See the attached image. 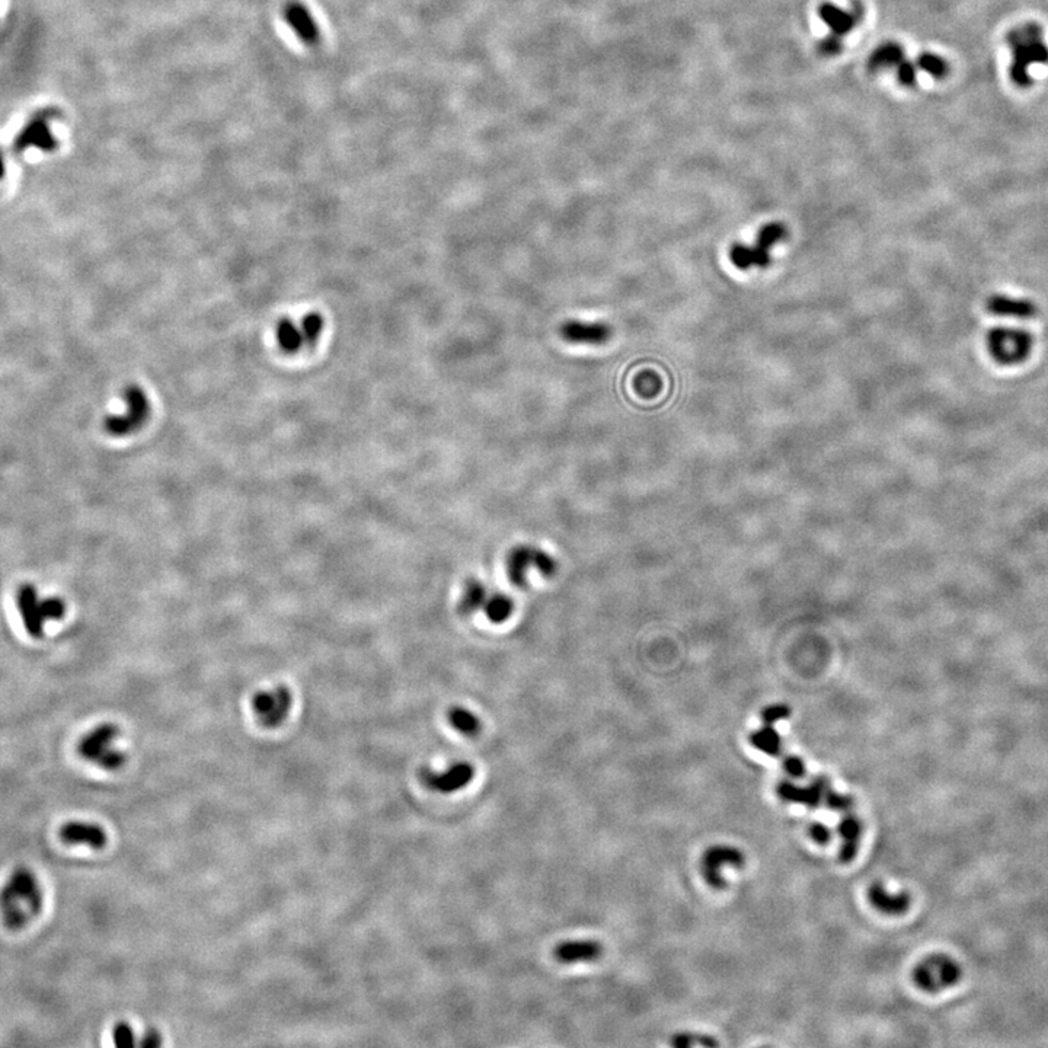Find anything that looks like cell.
Wrapping results in <instances>:
<instances>
[{
	"label": "cell",
	"mask_w": 1048,
	"mask_h": 1048,
	"mask_svg": "<svg viewBox=\"0 0 1048 1048\" xmlns=\"http://www.w3.org/2000/svg\"><path fill=\"white\" fill-rule=\"evenodd\" d=\"M293 707V693L287 686H276L258 691L252 698V710L259 724L266 728H277L289 717Z\"/></svg>",
	"instance_id": "8fae6325"
},
{
	"label": "cell",
	"mask_w": 1048,
	"mask_h": 1048,
	"mask_svg": "<svg viewBox=\"0 0 1048 1048\" xmlns=\"http://www.w3.org/2000/svg\"><path fill=\"white\" fill-rule=\"evenodd\" d=\"M783 769L792 779H801L806 776L807 769L804 760L798 756H786L783 759Z\"/></svg>",
	"instance_id": "e575fe53"
},
{
	"label": "cell",
	"mask_w": 1048,
	"mask_h": 1048,
	"mask_svg": "<svg viewBox=\"0 0 1048 1048\" xmlns=\"http://www.w3.org/2000/svg\"><path fill=\"white\" fill-rule=\"evenodd\" d=\"M986 309L990 315L1007 320H1033L1038 313L1037 304L1033 301L1007 294H993L989 297L986 301Z\"/></svg>",
	"instance_id": "2e32d148"
},
{
	"label": "cell",
	"mask_w": 1048,
	"mask_h": 1048,
	"mask_svg": "<svg viewBox=\"0 0 1048 1048\" xmlns=\"http://www.w3.org/2000/svg\"><path fill=\"white\" fill-rule=\"evenodd\" d=\"M16 604L23 618V627L32 638H41L44 627L50 620L63 619L66 603L59 597L41 599L35 585H21L16 592Z\"/></svg>",
	"instance_id": "3957f363"
},
{
	"label": "cell",
	"mask_w": 1048,
	"mask_h": 1048,
	"mask_svg": "<svg viewBox=\"0 0 1048 1048\" xmlns=\"http://www.w3.org/2000/svg\"><path fill=\"white\" fill-rule=\"evenodd\" d=\"M118 736L120 728L115 724H101L80 738L77 747V754L104 771H118L127 762L126 753L114 747Z\"/></svg>",
	"instance_id": "277c9868"
},
{
	"label": "cell",
	"mask_w": 1048,
	"mask_h": 1048,
	"mask_svg": "<svg viewBox=\"0 0 1048 1048\" xmlns=\"http://www.w3.org/2000/svg\"><path fill=\"white\" fill-rule=\"evenodd\" d=\"M488 590L479 580H469L465 584L464 594L460 597L459 608L465 615L481 610L488 601Z\"/></svg>",
	"instance_id": "cb8c5ba5"
},
{
	"label": "cell",
	"mask_w": 1048,
	"mask_h": 1048,
	"mask_svg": "<svg viewBox=\"0 0 1048 1048\" xmlns=\"http://www.w3.org/2000/svg\"><path fill=\"white\" fill-rule=\"evenodd\" d=\"M28 148L41 149L47 152L56 148V139L50 131L49 124L44 118L32 120L16 139L18 150H25Z\"/></svg>",
	"instance_id": "44dd1931"
},
{
	"label": "cell",
	"mask_w": 1048,
	"mask_h": 1048,
	"mask_svg": "<svg viewBox=\"0 0 1048 1048\" xmlns=\"http://www.w3.org/2000/svg\"><path fill=\"white\" fill-rule=\"evenodd\" d=\"M603 946L597 941H566L554 950L555 960L561 964L590 962L601 957Z\"/></svg>",
	"instance_id": "d6986e66"
},
{
	"label": "cell",
	"mask_w": 1048,
	"mask_h": 1048,
	"mask_svg": "<svg viewBox=\"0 0 1048 1048\" xmlns=\"http://www.w3.org/2000/svg\"><path fill=\"white\" fill-rule=\"evenodd\" d=\"M904 51L900 46L897 44H887V46L880 47V49L872 54L871 58V68H891V66H899L904 60Z\"/></svg>",
	"instance_id": "83f0119b"
},
{
	"label": "cell",
	"mask_w": 1048,
	"mask_h": 1048,
	"mask_svg": "<svg viewBox=\"0 0 1048 1048\" xmlns=\"http://www.w3.org/2000/svg\"><path fill=\"white\" fill-rule=\"evenodd\" d=\"M124 414L110 415L104 421V429L110 436L126 437L145 426L150 417V401L145 389L130 384L124 391Z\"/></svg>",
	"instance_id": "ba28073f"
},
{
	"label": "cell",
	"mask_w": 1048,
	"mask_h": 1048,
	"mask_svg": "<svg viewBox=\"0 0 1048 1048\" xmlns=\"http://www.w3.org/2000/svg\"><path fill=\"white\" fill-rule=\"evenodd\" d=\"M1033 346V335L1019 328H993L986 335L990 357L1002 366L1021 365L1029 357Z\"/></svg>",
	"instance_id": "5b68a950"
},
{
	"label": "cell",
	"mask_w": 1048,
	"mask_h": 1048,
	"mask_svg": "<svg viewBox=\"0 0 1048 1048\" xmlns=\"http://www.w3.org/2000/svg\"><path fill=\"white\" fill-rule=\"evenodd\" d=\"M283 18L293 34L306 46H316L321 41V28L312 15L311 9L299 0H292L283 9Z\"/></svg>",
	"instance_id": "5bb4252c"
},
{
	"label": "cell",
	"mask_w": 1048,
	"mask_h": 1048,
	"mask_svg": "<svg viewBox=\"0 0 1048 1048\" xmlns=\"http://www.w3.org/2000/svg\"><path fill=\"white\" fill-rule=\"evenodd\" d=\"M863 823L858 817L854 814L846 816L842 818L840 825L837 826V833L842 837V846H840L839 858L844 863H851L852 859L858 854L859 844H861V837H863Z\"/></svg>",
	"instance_id": "7402d4cb"
},
{
	"label": "cell",
	"mask_w": 1048,
	"mask_h": 1048,
	"mask_svg": "<svg viewBox=\"0 0 1048 1048\" xmlns=\"http://www.w3.org/2000/svg\"><path fill=\"white\" fill-rule=\"evenodd\" d=\"M868 899L878 912L884 915H903L910 908V896L908 893L891 894L881 882H873L868 891Z\"/></svg>",
	"instance_id": "ffe728a7"
},
{
	"label": "cell",
	"mask_w": 1048,
	"mask_h": 1048,
	"mask_svg": "<svg viewBox=\"0 0 1048 1048\" xmlns=\"http://www.w3.org/2000/svg\"><path fill=\"white\" fill-rule=\"evenodd\" d=\"M483 610L485 611L486 618L490 622L504 623L505 620L510 619V616L513 615L514 601L502 592H494L488 597Z\"/></svg>",
	"instance_id": "4316f807"
},
{
	"label": "cell",
	"mask_w": 1048,
	"mask_h": 1048,
	"mask_svg": "<svg viewBox=\"0 0 1048 1048\" xmlns=\"http://www.w3.org/2000/svg\"><path fill=\"white\" fill-rule=\"evenodd\" d=\"M325 328V320L318 312H311L299 322L283 318L276 325V339L285 353L296 354L303 348H312L320 341Z\"/></svg>",
	"instance_id": "8992f818"
},
{
	"label": "cell",
	"mask_w": 1048,
	"mask_h": 1048,
	"mask_svg": "<svg viewBox=\"0 0 1048 1048\" xmlns=\"http://www.w3.org/2000/svg\"><path fill=\"white\" fill-rule=\"evenodd\" d=\"M44 908L41 882L28 866H18L0 889V917L9 931H23Z\"/></svg>",
	"instance_id": "6da1fadb"
},
{
	"label": "cell",
	"mask_w": 1048,
	"mask_h": 1048,
	"mask_svg": "<svg viewBox=\"0 0 1048 1048\" xmlns=\"http://www.w3.org/2000/svg\"><path fill=\"white\" fill-rule=\"evenodd\" d=\"M113 1041L117 1047H133L136 1045L133 1028L127 1022H117L113 1028Z\"/></svg>",
	"instance_id": "f546056e"
},
{
	"label": "cell",
	"mask_w": 1048,
	"mask_h": 1048,
	"mask_svg": "<svg viewBox=\"0 0 1048 1048\" xmlns=\"http://www.w3.org/2000/svg\"><path fill=\"white\" fill-rule=\"evenodd\" d=\"M916 65H917L920 72L927 73V75H931L935 79H942V77H945L948 72H950V66L938 54H922V56L917 58Z\"/></svg>",
	"instance_id": "f1b7e54d"
},
{
	"label": "cell",
	"mask_w": 1048,
	"mask_h": 1048,
	"mask_svg": "<svg viewBox=\"0 0 1048 1048\" xmlns=\"http://www.w3.org/2000/svg\"><path fill=\"white\" fill-rule=\"evenodd\" d=\"M790 714V708L785 707V705H772V707L764 708L763 712H762V718L769 726H773L776 722L788 718Z\"/></svg>",
	"instance_id": "836d02e7"
},
{
	"label": "cell",
	"mask_w": 1048,
	"mask_h": 1048,
	"mask_svg": "<svg viewBox=\"0 0 1048 1048\" xmlns=\"http://www.w3.org/2000/svg\"><path fill=\"white\" fill-rule=\"evenodd\" d=\"M745 865V854L737 847L728 845H717L703 854L700 861V871L708 884L712 889H724L727 885L724 878L726 868H741Z\"/></svg>",
	"instance_id": "7c38bea8"
},
{
	"label": "cell",
	"mask_w": 1048,
	"mask_h": 1048,
	"mask_svg": "<svg viewBox=\"0 0 1048 1048\" xmlns=\"http://www.w3.org/2000/svg\"><path fill=\"white\" fill-rule=\"evenodd\" d=\"M917 72H919L917 65L913 61L906 60V59L901 61L900 65L897 66V77L904 86H913L916 84Z\"/></svg>",
	"instance_id": "1f68e13d"
},
{
	"label": "cell",
	"mask_w": 1048,
	"mask_h": 1048,
	"mask_svg": "<svg viewBox=\"0 0 1048 1048\" xmlns=\"http://www.w3.org/2000/svg\"><path fill=\"white\" fill-rule=\"evenodd\" d=\"M507 575L511 584L516 587H524L528 583V574L530 568H536L545 577H551L556 571V561L554 556L532 545H519L510 551L505 561Z\"/></svg>",
	"instance_id": "30bf717a"
},
{
	"label": "cell",
	"mask_w": 1048,
	"mask_h": 1048,
	"mask_svg": "<svg viewBox=\"0 0 1048 1048\" xmlns=\"http://www.w3.org/2000/svg\"><path fill=\"white\" fill-rule=\"evenodd\" d=\"M672 1044L674 1047H693V1045H702V1047H714L718 1045L717 1041L712 1038L703 1037V1035H693V1034H679L673 1038Z\"/></svg>",
	"instance_id": "4dcf8cb0"
},
{
	"label": "cell",
	"mask_w": 1048,
	"mask_h": 1048,
	"mask_svg": "<svg viewBox=\"0 0 1048 1048\" xmlns=\"http://www.w3.org/2000/svg\"><path fill=\"white\" fill-rule=\"evenodd\" d=\"M961 974H962V970H961L957 961L953 960L948 955L935 953V955L920 961L913 971V981L920 990L926 991V993H939V991L946 990L948 988H953V984H957L960 981Z\"/></svg>",
	"instance_id": "9c48e42d"
},
{
	"label": "cell",
	"mask_w": 1048,
	"mask_h": 1048,
	"mask_svg": "<svg viewBox=\"0 0 1048 1048\" xmlns=\"http://www.w3.org/2000/svg\"><path fill=\"white\" fill-rule=\"evenodd\" d=\"M809 835H811V839L816 840L817 844L820 845L828 844L833 837L832 830L823 823H813L809 826Z\"/></svg>",
	"instance_id": "d590c367"
},
{
	"label": "cell",
	"mask_w": 1048,
	"mask_h": 1048,
	"mask_svg": "<svg viewBox=\"0 0 1048 1048\" xmlns=\"http://www.w3.org/2000/svg\"><path fill=\"white\" fill-rule=\"evenodd\" d=\"M564 339L573 344H587V346H601L608 341L610 330L604 323L580 322L570 321L564 323L561 330Z\"/></svg>",
	"instance_id": "ac0fdd59"
},
{
	"label": "cell",
	"mask_w": 1048,
	"mask_h": 1048,
	"mask_svg": "<svg viewBox=\"0 0 1048 1048\" xmlns=\"http://www.w3.org/2000/svg\"><path fill=\"white\" fill-rule=\"evenodd\" d=\"M5 175V160L4 156L0 153V179L4 178Z\"/></svg>",
	"instance_id": "74e56055"
},
{
	"label": "cell",
	"mask_w": 1048,
	"mask_h": 1048,
	"mask_svg": "<svg viewBox=\"0 0 1048 1048\" xmlns=\"http://www.w3.org/2000/svg\"><path fill=\"white\" fill-rule=\"evenodd\" d=\"M59 836L63 844L72 846L103 849L108 844L107 832L101 826L87 821H68L61 826Z\"/></svg>",
	"instance_id": "9a60e30c"
},
{
	"label": "cell",
	"mask_w": 1048,
	"mask_h": 1048,
	"mask_svg": "<svg viewBox=\"0 0 1048 1048\" xmlns=\"http://www.w3.org/2000/svg\"><path fill=\"white\" fill-rule=\"evenodd\" d=\"M750 740H752V745L764 754L773 757L782 754V738L779 736L778 731L769 724H766L763 728L754 731Z\"/></svg>",
	"instance_id": "484cf974"
},
{
	"label": "cell",
	"mask_w": 1048,
	"mask_h": 1048,
	"mask_svg": "<svg viewBox=\"0 0 1048 1048\" xmlns=\"http://www.w3.org/2000/svg\"><path fill=\"white\" fill-rule=\"evenodd\" d=\"M788 236V230L782 223L766 224L760 229L756 242L752 247L745 243H736L729 249V259L738 270H750L752 267L771 266V249L775 243L781 242Z\"/></svg>",
	"instance_id": "52a82bcc"
},
{
	"label": "cell",
	"mask_w": 1048,
	"mask_h": 1048,
	"mask_svg": "<svg viewBox=\"0 0 1048 1048\" xmlns=\"http://www.w3.org/2000/svg\"><path fill=\"white\" fill-rule=\"evenodd\" d=\"M139 1044L146 1048L160 1047L162 1045V1035L156 1029H148L145 1035L139 1041Z\"/></svg>",
	"instance_id": "8d00e7d4"
},
{
	"label": "cell",
	"mask_w": 1048,
	"mask_h": 1048,
	"mask_svg": "<svg viewBox=\"0 0 1048 1048\" xmlns=\"http://www.w3.org/2000/svg\"><path fill=\"white\" fill-rule=\"evenodd\" d=\"M448 722L457 733L466 737H475L481 731V721L474 712L464 707L450 708L447 714Z\"/></svg>",
	"instance_id": "d4e9b609"
},
{
	"label": "cell",
	"mask_w": 1048,
	"mask_h": 1048,
	"mask_svg": "<svg viewBox=\"0 0 1048 1048\" xmlns=\"http://www.w3.org/2000/svg\"><path fill=\"white\" fill-rule=\"evenodd\" d=\"M830 790H832L830 781L825 776H820V778L814 779L809 786H798L794 782H782L778 786V794L783 801L800 802L804 806L817 809L820 806L821 801H825L826 795Z\"/></svg>",
	"instance_id": "e0dca14e"
},
{
	"label": "cell",
	"mask_w": 1048,
	"mask_h": 1048,
	"mask_svg": "<svg viewBox=\"0 0 1048 1048\" xmlns=\"http://www.w3.org/2000/svg\"><path fill=\"white\" fill-rule=\"evenodd\" d=\"M825 802L828 809H835V811H846V809H852V806H854L852 804L854 801H852L851 797L839 794V792H835L833 790L828 791L825 798Z\"/></svg>",
	"instance_id": "d6a6232c"
},
{
	"label": "cell",
	"mask_w": 1048,
	"mask_h": 1048,
	"mask_svg": "<svg viewBox=\"0 0 1048 1048\" xmlns=\"http://www.w3.org/2000/svg\"><path fill=\"white\" fill-rule=\"evenodd\" d=\"M474 776H475V767L467 762L452 764L447 771L441 772V773L429 771V767H424L420 772V781L424 783V786L434 792H440V794H453V792L464 790L465 786L472 782Z\"/></svg>",
	"instance_id": "4fadbf2b"
},
{
	"label": "cell",
	"mask_w": 1048,
	"mask_h": 1048,
	"mask_svg": "<svg viewBox=\"0 0 1048 1048\" xmlns=\"http://www.w3.org/2000/svg\"><path fill=\"white\" fill-rule=\"evenodd\" d=\"M1007 46L1012 53L1009 77L1015 86L1026 87L1034 84L1033 70L1037 66L1048 65V46L1043 28L1037 23H1024L1009 31Z\"/></svg>",
	"instance_id": "7a4b0ae2"
},
{
	"label": "cell",
	"mask_w": 1048,
	"mask_h": 1048,
	"mask_svg": "<svg viewBox=\"0 0 1048 1048\" xmlns=\"http://www.w3.org/2000/svg\"><path fill=\"white\" fill-rule=\"evenodd\" d=\"M820 18L833 31V35H836V37H842V35L847 34L854 27V23H856V16L854 14L837 8V6L832 4H826L821 6Z\"/></svg>",
	"instance_id": "603a6c76"
}]
</instances>
